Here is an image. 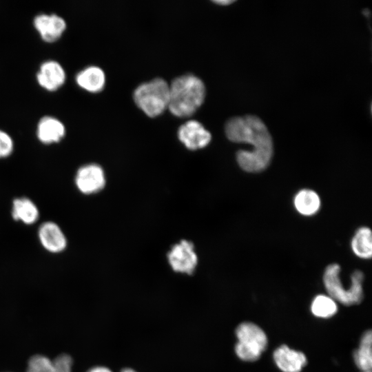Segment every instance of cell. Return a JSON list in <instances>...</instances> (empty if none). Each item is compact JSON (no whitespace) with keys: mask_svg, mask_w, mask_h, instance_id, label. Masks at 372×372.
<instances>
[{"mask_svg":"<svg viewBox=\"0 0 372 372\" xmlns=\"http://www.w3.org/2000/svg\"><path fill=\"white\" fill-rule=\"evenodd\" d=\"M340 271L338 264L329 265L324 271L323 282L329 297L347 306L359 304L363 299V273L359 270L354 271L351 274V285L346 290L340 280Z\"/></svg>","mask_w":372,"mask_h":372,"instance_id":"3957f363","label":"cell"},{"mask_svg":"<svg viewBox=\"0 0 372 372\" xmlns=\"http://www.w3.org/2000/svg\"><path fill=\"white\" fill-rule=\"evenodd\" d=\"M169 88L167 107L176 116H191L204 101L205 85L200 79L194 74H187L176 77Z\"/></svg>","mask_w":372,"mask_h":372,"instance_id":"7a4b0ae2","label":"cell"},{"mask_svg":"<svg viewBox=\"0 0 372 372\" xmlns=\"http://www.w3.org/2000/svg\"><path fill=\"white\" fill-rule=\"evenodd\" d=\"M55 372H72V358L66 353H62L52 360Z\"/></svg>","mask_w":372,"mask_h":372,"instance_id":"44dd1931","label":"cell"},{"mask_svg":"<svg viewBox=\"0 0 372 372\" xmlns=\"http://www.w3.org/2000/svg\"><path fill=\"white\" fill-rule=\"evenodd\" d=\"M214 3H217V4H219V5H221V6H227L228 4H230V3H232L234 2V1H232V0H217V1H214Z\"/></svg>","mask_w":372,"mask_h":372,"instance_id":"cb8c5ba5","label":"cell"},{"mask_svg":"<svg viewBox=\"0 0 372 372\" xmlns=\"http://www.w3.org/2000/svg\"><path fill=\"white\" fill-rule=\"evenodd\" d=\"M65 134V128L63 123L53 116H43L37 125V137L45 144L59 142Z\"/></svg>","mask_w":372,"mask_h":372,"instance_id":"4fadbf2b","label":"cell"},{"mask_svg":"<svg viewBox=\"0 0 372 372\" xmlns=\"http://www.w3.org/2000/svg\"><path fill=\"white\" fill-rule=\"evenodd\" d=\"M353 253L359 258L369 259L372 256L371 231L366 227L358 229L351 240Z\"/></svg>","mask_w":372,"mask_h":372,"instance_id":"e0dca14e","label":"cell"},{"mask_svg":"<svg viewBox=\"0 0 372 372\" xmlns=\"http://www.w3.org/2000/svg\"><path fill=\"white\" fill-rule=\"evenodd\" d=\"M225 130L231 141L253 145L251 151L239 150L236 153L237 162L244 171L258 172L269 165L273 155V142L266 125L258 117H233L226 123Z\"/></svg>","mask_w":372,"mask_h":372,"instance_id":"6da1fadb","label":"cell"},{"mask_svg":"<svg viewBox=\"0 0 372 372\" xmlns=\"http://www.w3.org/2000/svg\"><path fill=\"white\" fill-rule=\"evenodd\" d=\"M313 314L319 318H327L333 316L337 311L335 302L329 296L318 295L311 304Z\"/></svg>","mask_w":372,"mask_h":372,"instance_id":"d6986e66","label":"cell"},{"mask_svg":"<svg viewBox=\"0 0 372 372\" xmlns=\"http://www.w3.org/2000/svg\"><path fill=\"white\" fill-rule=\"evenodd\" d=\"M39 83L46 90L52 91L61 86L65 79V72L62 65L54 60L43 62L37 74Z\"/></svg>","mask_w":372,"mask_h":372,"instance_id":"8fae6325","label":"cell"},{"mask_svg":"<svg viewBox=\"0 0 372 372\" xmlns=\"http://www.w3.org/2000/svg\"><path fill=\"white\" fill-rule=\"evenodd\" d=\"M371 331H366L360 340V346L353 353V359L356 366L362 371L371 369Z\"/></svg>","mask_w":372,"mask_h":372,"instance_id":"ac0fdd59","label":"cell"},{"mask_svg":"<svg viewBox=\"0 0 372 372\" xmlns=\"http://www.w3.org/2000/svg\"><path fill=\"white\" fill-rule=\"evenodd\" d=\"M294 206L296 210L302 215H313L320 207V199L314 191L304 189L296 195Z\"/></svg>","mask_w":372,"mask_h":372,"instance_id":"2e32d148","label":"cell"},{"mask_svg":"<svg viewBox=\"0 0 372 372\" xmlns=\"http://www.w3.org/2000/svg\"><path fill=\"white\" fill-rule=\"evenodd\" d=\"M362 372H371V369L366 370V371H362Z\"/></svg>","mask_w":372,"mask_h":372,"instance_id":"484cf974","label":"cell"},{"mask_svg":"<svg viewBox=\"0 0 372 372\" xmlns=\"http://www.w3.org/2000/svg\"><path fill=\"white\" fill-rule=\"evenodd\" d=\"M169 95L167 83L161 78H155L139 85L134 92L133 98L145 114L155 117L168 107Z\"/></svg>","mask_w":372,"mask_h":372,"instance_id":"277c9868","label":"cell"},{"mask_svg":"<svg viewBox=\"0 0 372 372\" xmlns=\"http://www.w3.org/2000/svg\"><path fill=\"white\" fill-rule=\"evenodd\" d=\"M179 140L189 149L206 147L211 139L210 132L198 121L190 120L180 126L178 131Z\"/></svg>","mask_w":372,"mask_h":372,"instance_id":"ba28073f","label":"cell"},{"mask_svg":"<svg viewBox=\"0 0 372 372\" xmlns=\"http://www.w3.org/2000/svg\"><path fill=\"white\" fill-rule=\"evenodd\" d=\"M273 359L278 367L283 372H300L307 364V358L303 353L291 349L285 344L276 349Z\"/></svg>","mask_w":372,"mask_h":372,"instance_id":"7c38bea8","label":"cell"},{"mask_svg":"<svg viewBox=\"0 0 372 372\" xmlns=\"http://www.w3.org/2000/svg\"><path fill=\"white\" fill-rule=\"evenodd\" d=\"M38 238L42 247L50 253H61L67 247L68 241L64 232L52 221H47L41 225L38 230Z\"/></svg>","mask_w":372,"mask_h":372,"instance_id":"9c48e42d","label":"cell"},{"mask_svg":"<svg viewBox=\"0 0 372 372\" xmlns=\"http://www.w3.org/2000/svg\"><path fill=\"white\" fill-rule=\"evenodd\" d=\"M168 259L175 271L187 274L192 273L197 264L194 246L187 240H182L174 245L168 254Z\"/></svg>","mask_w":372,"mask_h":372,"instance_id":"52a82bcc","label":"cell"},{"mask_svg":"<svg viewBox=\"0 0 372 372\" xmlns=\"http://www.w3.org/2000/svg\"><path fill=\"white\" fill-rule=\"evenodd\" d=\"M105 183V175L101 166L87 164L81 167L75 175V184L83 194H91L101 190Z\"/></svg>","mask_w":372,"mask_h":372,"instance_id":"8992f818","label":"cell"},{"mask_svg":"<svg viewBox=\"0 0 372 372\" xmlns=\"http://www.w3.org/2000/svg\"><path fill=\"white\" fill-rule=\"evenodd\" d=\"M238 342L235 351L242 360L254 362L260 358L267 345V338L263 330L257 324L245 322L236 329Z\"/></svg>","mask_w":372,"mask_h":372,"instance_id":"5b68a950","label":"cell"},{"mask_svg":"<svg viewBox=\"0 0 372 372\" xmlns=\"http://www.w3.org/2000/svg\"><path fill=\"white\" fill-rule=\"evenodd\" d=\"M12 216L14 220L29 225L37 221L39 211L35 203L30 198H17L12 203Z\"/></svg>","mask_w":372,"mask_h":372,"instance_id":"9a60e30c","label":"cell"},{"mask_svg":"<svg viewBox=\"0 0 372 372\" xmlns=\"http://www.w3.org/2000/svg\"><path fill=\"white\" fill-rule=\"evenodd\" d=\"M87 372H112L109 368L102 366H94L89 369Z\"/></svg>","mask_w":372,"mask_h":372,"instance_id":"603a6c76","label":"cell"},{"mask_svg":"<svg viewBox=\"0 0 372 372\" xmlns=\"http://www.w3.org/2000/svg\"><path fill=\"white\" fill-rule=\"evenodd\" d=\"M34 25L42 39L47 42L57 40L66 28L65 20L55 14L37 15L34 19Z\"/></svg>","mask_w":372,"mask_h":372,"instance_id":"30bf717a","label":"cell"},{"mask_svg":"<svg viewBox=\"0 0 372 372\" xmlns=\"http://www.w3.org/2000/svg\"><path fill=\"white\" fill-rule=\"evenodd\" d=\"M14 143L11 136L0 130V158L10 156L13 152Z\"/></svg>","mask_w":372,"mask_h":372,"instance_id":"7402d4cb","label":"cell"},{"mask_svg":"<svg viewBox=\"0 0 372 372\" xmlns=\"http://www.w3.org/2000/svg\"><path fill=\"white\" fill-rule=\"evenodd\" d=\"M121 372H136V371H134V370L132 369L125 368V369H123V370H121Z\"/></svg>","mask_w":372,"mask_h":372,"instance_id":"d4e9b609","label":"cell"},{"mask_svg":"<svg viewBox=\"0 0 372 372\" xmlns=\"http://www.w3.org/2000/svg\"><path fill=\"white\" fill-rule=\"evenodd\" d=\"M25 372H55L52 360L42 355L31 357Z\"/></svg>","mask_w":372,"mask_h":372,"instance_id":"ffe728a7","label":"cell"},{"mask_svg":"<svg viewBox=\"0 0 372 372\" xmlns=\"http://www.w3.org/2000/svg\"><path fill=\"white\" fill-rule=\"evenodd\" d=\"M77 84L90 92H98L103 90L105 83V73L97 66H88L81 70L76 76Z\"/></svg>","mask_w":372,"mask_h":372,"instance_id":"5bb4252c","label":"cell"}]
</instances>
